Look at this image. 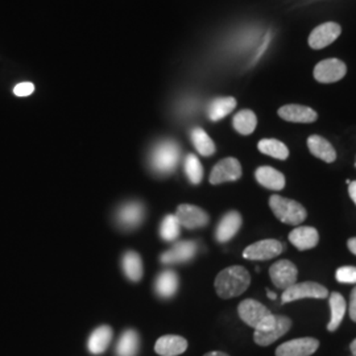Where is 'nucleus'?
Instances as JSON below:
<instances>
[{"label": "nucleus", "mask_w": 356, "mask_h": 356, "mask_svg": "<svg viewBox=\"0 0 356 356\" xmlns=\"http://www.w3.org/2000/svg\"><path fill=\"white\" fill-rule=\"evenodd\" d=\"M251 276L245 268L241 266L223 269L216 279V291L222 298L238 297L248 289Z\"/></svg>", "instance_id": "nucleus-1"}, {"label": "nucleus", "mask_w": 356, "mask_h": 356, "mask_svg": "<svg viewBox=\"0 0 356 356\" xmlns=\"http://www.w3.org/2000/svg\"><path fill=\"white\" fill-rule=\"evenodd\" d=\"M179 161V147L173 140H163L153 147L149 164L154 173L160 176L170 175Z\"/></svg>", "instance_id": "nucleus-2"}, {"label": "nucleus", "mask_w": 356, "mask_h": 356, "mask_svg": "<svg viewBox=\"0 0 356 356\" xmlns=\"http://www.w3.org/2000/svg\"><path fill=\"white\" fill-rule=\"evenodd\" d=\"M239 317L254 330H266L276 322L269 309L256 300H244L238 307Z\"/></svg>", "instance_id": "nucleus-3"}, {"label": "nucleus", "mask_w": 356, "mask_h": 356, "mask_svg": "<svg viewBox=\"0 0 356 356\" xmlns=\"http://www.w3.org/2000/svg\"><path fill=\"white\" fill-rule=\"evenodd\" d=\"M269 207L272 209L276 218L285 225L297 226L302 223L307 216L305 207L302 204L289 198H284L277 194L269 198Z\"/></svg>", "instance_id": "nucleus-4"}, {"label": "nucleus", "mask_w": 356, "mask_h": 356, "mask_svg": "<svg viewBox=\"0 0 356 356\" xmlns=\"http://www.w3.org/2000/svg\"><path fill=\"white\" fill-rule=\"evenodd\" d=\"M327 296H329V291L318 282H313V281H306L300 284L296 282L294 285L282 292L281 302L288 304V302L304 300V298L322 300V298H326Z\"/></svg>", "instance_id": "nucleus-5"}, {"label": "nucleus", "mask_w": 356, "mask_h": 356, "mask_svg": "<svg viewBox=\"0 0 356 356\" xmlns=\"http://www.w3.org/2000/svg\"><path fill=\"white\" fill-rule=\"evenodd\" d=\"M284 244L276 239H266L248 245L243 257L247 260H270L284 251Z\"/></svg>", "instance_id": "nucleus-6"}, {"label": "nucleus", "mask_w": 356, "mask_h": 356, "mask_svg": "<svg viewBox=\"0 0 356 356\" xmlns=\"http://www.w3.org/2000/svg\"><path fill=\"white\" fill-rule=\"evenodd\" d=\"M297 276L298 270L289 260H280L269 268L270 280L275 284V286L282 291L294 285L297 281Z\"/></svg>", "instance_id": "nucleus-7"}, {"label": "nucleus", "mask_w": 356, "mask_h": 356, "mask_svg": "<svg viewBox=\"0 0 356 356\" xmlns=\"http://www.w3.org/2000/svg\"><path fill=\"white\" fill-rule=\"evenodd\" d=\"M347 73V66L338 58L323 60L314 67V78L319 83H334L341 81Z\"/></svg>", "instance_id": "nucleus-8"}, {"label": "nucleus", "mask_w": 356, "mask_h": 356, "mask_svg": "<svg viewBox=\"0 0 356 356\" xmlns=\"http://www.w3.org/2000/svg\"><path fill=\"white\" fill-rule=\"evenodd\" d=\"M241 177H242L241 163L234 157H227V159L220 160L213 168L211 175H210V182L213 185H219V184H223V182L238 181Z\"/></svg>", "instance_id": "nucleus-9"}, {"label": "nucleus", "mask_w": 356, "mask_h": 356, "mask_svg": "<svg viewBox=\"0 0 356 356\" xmlns=\"http://www.w3.org/2000/svg\"><path fill=\"white\" fill-rule=\"evenodd\" d=\"M292 327V321L284 316H276V322L266 330H254V339L256 344L267 347L275 343L281 337H284Z\"/></svg>", "instance_id": "nucleus-10"}, {"label": "nucleus", "mask_w": 356, "mask_h": 356, "mask_svg": "<svg viewBox=\"0 0 356 356\" xmlns=\"http://www.w3.org/2000/svg\"><path fill=\"white\" fill-rule=\"evenodd\" d=\"M318 347L319 341L316 338H297L279 346L276 356H312Z\"/></svg>", "instance_id": "nucleus-11"}, {"label": "nucleus", "mask_w": 356, "mask_h": 356, "mask_svg": "<svg viewBox=\"0 0 356 356\" xmlns=\"http://www.w3.org/2000/svg\"><path fill=\"white\" fill-rule=\"evenodd\" d=\"M176 216L179 220V225L185 229H201L209 223L207 213L194 204H179Z\"/></svg>", "instance_id": "nucleus-12"}, {"label": "nucleus", "mask_w": 356, "mask_h": 356, "mask_svg": "<svg viewBox=\"0 0 356 356\" xmlns=\"http://www.w3.org/2000/svg\"><path fill=\"white\" fill-rule=\"evenodd\" d=\"M342 28L334 22H327L314 28V31L309 36V45L312 49L318 51L327 45L332 44L337 38H339Z\"/></svg>", "instance_id": "nucleus-13"}, {"label": "nucleus", "mask_w": 356, "mask_h": 356, "mask_svg": "<svg viewBox=\"0 0 356 356\" xmlns=\"http://www.w3.org/2000/svg\"><path fill=\"white\" fill-rule=\"evenodd\" d=\"M144 214V204L138 201H131L120 206V209L116 213V220L120 225V227L124 229H134L140 226Z\"/></svg>", "instance_id": "nucleus-14"}, {"label": "nucleus", "mask_w": 356, "mask_h": 356, "mask_svg": "<svg viewBox=\"0 0 356 356\" xmlns=\"http://www.w3.org/2000/svg\"><path fill=\"white\" fill-rule=\"evenodd\" d=\"M242 227V216L238 211H229L219 220L216 229V242L227 243Z\"/></svg>", "instance_id": "nucleus-15"}, {"label": "nucleus", "mask_w": 356, "mask_h": 356, "mask_svg": "<svg viewBox=\"0 0 356 356\" xmlns=\"http://www.w3.org/2000/svg\"><path fill=\"white\" fill-rule=\"evenodd\" d=\"M197 254V244L194 242H179L175 244L169 251L161 254V263L165 266L186 263Z\"/></svg>", "instance_id": "nucleus-16"}, {"label": "nucleus", "mask_w": 356, "mask_h": 356, "mask_svg": "<svg viewBox=\"0 0 356 356\" xmlns=\"http://www.w3.org/2000/svg\"><path fill=\"white\" fill-rule=\"evenodd\" d=\"M279 116L281 119L292 123H313L318 118V115L313 108L301 104L282 106L279 110Z\"/></svg>", "instance_id": "nucleus-17"}, {"label": "nucleus", "mask_w": 356, "mask_h": 356, "mask_svg": "<svg viewBox=\"0 0 356 356\" xmlns=\"http://www.w3.org/2000/svg\"><path fill=\"white\" fill-rule=\"evenodd\" d=\"M289 242L300 251L314 248L319 242V234L314 227L300 226L289 234Z\"/></svg>", "instance_id": "nucleus-18"}, {"label": "nucleus", "mask_w": 356, "mask_h": 356, "mask_svg": "<svg viewBox=\"0 0 356 356\" xmlns=\"http://www.w3.org/2000/svg\"><path fill=\"white\" fill-rule=\"evenodd\" d=\"M188 350V341L178 335H165L157 339L154 351L160 356H177Z\"/></svg>", "instance_id": "nucleus-19"}, {"label": "nucleus", "mask_w": 356, "mask_h": 356, "mask_svg": "<svg viewBox=\"0 0 356 356\" xmlns=\"http://www.w3.org/2000/svg\"><path fill=\"white\" fill-rule=\"evenodd\" d=\"M256 181L269 191H281L285 186L284 175L270 166H260L254 172Z\"/></svg>", "instance_id": "nucleus-20"}, {"label": "nucleus", "mask_w": 356, "mask_h": 356, "mask_svg": "<svg viewBox=\"0 0 356 356\" xmlns=\"http://www.w3.org/2000/svg\"><path fill=\"white\" fill-rule=\"evenodd\" d=\"M307 148L313 156L318 157L325 163H334L337 160V152L334 147L325 138L318 135H312L307 139Z\"/></svg>", "instance_id": "nucleus-21"}, {"label": "nucleus", "mask_w": 356, "mask_h": 356, "mask_svg": "<svg viewBox=\"0 0 356 356\" xmlns=\"http://www.w3.org/2000/svg\"><path fill=\"white\" fill-rule=\"evenodd\" d=\"M113 339V329L110 326H101L91 332L88 347L92 355H101L103 354Z\"/></svg>", "instance_id": "nucleus-22"}, {"label": "nucleus", "mask_w": 356, "mask_h": 356, "mask_svg": "<svg viewBox=\"0 0 356 356\" xmlns=\"http://www.w3.org/2000/svg\"><path fill=\"white\" fill-rule=\"evenodd\" d=\"M177 289L178 276L173 270L161 272L154 281V291L163 298L173 297L177 292Z\"/></svg>", "instance_id": "nucleus-23"}, {"label": "nucleus", "mask_w": 356, "mask_h": 356, "mask_svg": "<svg viewBox=\"0 0 356 356\" xmlns=\"http://www.w3.org/2000/svg\"><path fill=\"white\" fill-rule=\"evenodd\" d=\"M140 347V338L139 334L135 330H126L119 342L116 344V355L118 356H136Z\"/></svg>", "instance_id": "nucleus-24"}, {"label": "nucleus", "mask_w": 356, "mask_h": 356, "mask_svg": "<svg viewBox=\"0 0 356 356\" xmlns=\"http://www.w3.org/2000/svg\"><path fill=\"white\" fill-rule=\"evenodd\" d=\"M329 304H330L331 319L327 325V330L337 331L341 326L343 321L344 314H346V301L343 296L341 293H331L329 297Z\"/></svg>", "instance_id": "nucleus-25"}, {"label": "nucleus", "mask_w": 356, "mask_h": 356, "mask_svg": "<svg viewBox=\"0 0 356 356\" xmlns=\"http://www.w3.org/2000/svg\"><path fill=\"white\" fill-rule=\"evenodd\" d=\"M122 268L131 281H140L143 277V261L140 254L128 251L122 259Z\"/></svg>", "instance_id": "nucleus-26"}, {"label": "nucleus", "mask_w": 356, "mask_h": 356, "mask_svg": "<svg viewBox=\"0 0 356 356\" xmlns=\"http://www.w3.org/2000/svg\"><path fill=\"white\" fill-rule=\"evenodd\" d=\"M236 107V99L232 97H225V98H216L209 106V118L213 122H218L227 115Z\"/></svg>", "instance_id": "nucleus-27"}, {"label": "nucleus", "mask_w": 356, "mask_h": 356, "mask_svg": "<svg viewBox=\"0 0 356 356\" xmlns=\"http://www.w3.org/2000/svg\"><path fill=\"white\" fill-rule=\"evenodd\" d=\"M191 136V141H193L195 149L198 151L200 154H202L204 157H209V156H213L216 153L214 141L210 139V136L204 132L202 128H193Z\"/></svg>", "instance_id": "nucleus-28"}, {"label": "nucleus", "mask_w": 356, "mask_h": 356, "mask_svg": "<svg viewBox=\"0 0 356 356\" xmlns=\"http://www.w3.org/2000/svg\"><path fill=\"white\" fill-rule=\"evenodd\" d=\"M234 128L241 134V135H251L257 126V118L254 111L251 110H242L238 114L234 116L232 120Z\"/></svg>", "instance_id": "nucleus-29"}, {"label": "nucleus", "mask_w": 356, "mask_h": 356, "mask_svg": "<svg viewBox=\"0 0 356 356\" xmlns=\"http://www.w3.org/2000/svg\"><path fill=\"white\" fill-rule=\"evenodd\" d=\"M259 151L277 160H286L289 156L288 147L276 139H263L257 144Z\"/></svg>", "instance_id": "nucleus-30"}, {"label": "nucleus", "mask_w": 356, "mask_h": 356, "mask_svg": "<svg viewBox=\"0 0 356 356\" xmlns=\"http://www.w3.org/2000/svg\"><path fill=\"white\" fill-rule=\"evenodd\" d=\"M184 169H185V175L186 177L189 178L191 184L198 185L201 184L202 178H204V168L201 161L198 160V157L195 154H188L185 159V164H184Z\"/></svg>", "instance_id": "nucleus-31"}, {"label": "nucleus", "mask_w": 356, "mask_h": 356, "mask_svg": "<svg viewBox=\"0 0 356 356\" xmlns=\"http://www.w3.org/2000/svg\"><path fill=\"white\" fill-rule=\"evenodd\" d=\"M179 229L181 225L176 214H169L161 222L160 235L165 242H175L179 235Z\"/></svg>", "instance_id": "nucleus-32"}, {"label": "nucleus", "mask_w": 356, "mask_h": 356, "mask_svg": "<svg viewBox=\"0 0 356 356\" xmlns=\"http://www.w3.org/2000/svg\"><path fill=\"white\" fill-rule=\"evenodd\" d=\"M335 277L342 284H356V267L339 268Z\"/></svg>", "instance_id": "nucleus-33"}, {"label": "nucleus", "mask_w": 356, "mask_h": 356, "mask_svg": "<svg viewBox=\"0 0 356 356\" xmlns=\"http://www.w3.org/2000/svg\"><path fill=\"white\" fill-rule=\"evenodd\" d=\"M35 91V85L32 82H22L15 86L13 94L16 97H29Z\"/></svg>", "instance_id": "nucleus-34"}, {"label": "nucleus", "mask_w": 356, "mask_h": 356, "mask_svg": "<svg viewBox=\"0 0 356 356\" xmlns=\"http://www.w3.org/2000/svg\"><path fill=\"white\" fill-rule=\"evenodd\" d=\"M348 313H350V318L356 322V286L353 289V292H351Z\"/></svg>", "instance_id": "nucleus-35"}, {"label": "nucleus", "mask_w": 356, "mask_h": 356, "mask_svg": "<svg viewBox=\"0 0 356 356\" xmlns=\"http://www.w3.org/2000/svg\"><path fill=\"white\" fill-rule=\"evenodd\" d=\"M348 193H350L351 200H353L354 204H356V181H353V182L348 184Z\"/></svg>", "instance_id": "nucleus-36"}, {"label": "nucleus", "mask_w": 356, "mask_h": 356, "mask_svg": "<svg viewBox=\"0 0 356 356\" xmlns=\"http://www.w3.org/2000/svg\"><path fill=\"white\" fill-rule=\"evenodd\" d=\"M347 245H348V250H350L353 254H356V238H351V239L347 242Z\"/></svg>", "instance_id": "nucleus-37"}, {"label": "nucleus", "mask_w": 356, "mask_h": 356, "mask_svg": "<svg viewBox=\"0 0 356 356\" xmlns=\"http://www.w3.org/2000/svg\"><path fill=\"white\" fill-rule=\"evenodd\" d=\"M204 356H229L226 353H222V351H211V353H207Z\"/></svg>", "instance_id": "nucleus-38"}, {"label": "nucleus", "mask_w": 356, "mask_h": 356, "mask_svg": "<svg viewBox=\"0 0 356 356\" xmlns=\"http://www.w3.org/2000/svg\"><path fill=\"white\" fill-rule=\"evenodd\" d=\"M350 350H351L353 355L356 356V339H354L353 343L350 344Z\"/></svg>", "instance_id": "nucleus-39"}, {"label": "nucleus", "mask_w": 356, "mask_h": 356, "mask_svg": "<svg viewBox=\"0 0 356 356\" xmlns=\"http://www.w3.org/2000/svg\"><path fill=\"white\" fill-rule=\"evenodd\" d=\"M268 298H270V300H276V293L270 292V291H267Z\"/></svg>", "instance_id": "nucleus-40"}, {"label": "nucleus", "mask_w": 356, "mask_h": 356, "mask_svg": "<svg viewBox=\"0 0 356 356\" xmlns=\"http://www.w3.org/2000/svg\"><path fill=\"white\" fill-rule=\"evenodd\" d=\"M355 168H356V159H355Z\"/></svg>", "instance_id": "nucleus-41"}]
</instances>
